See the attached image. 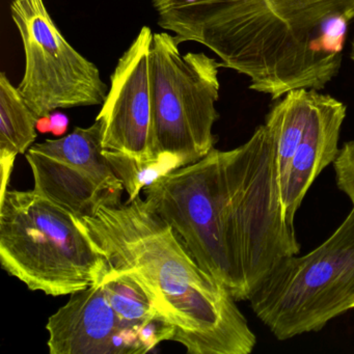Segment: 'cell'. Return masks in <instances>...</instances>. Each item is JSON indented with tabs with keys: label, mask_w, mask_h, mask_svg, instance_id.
Masks as SVG:
<instances>
[{
	"label": "cell",
	"mask_w": 354,
	"mask_h": 354,
	"mask_svg": "<svg viewBox=\"0 0 354 354\" xmlns=\"http://www.w3.org/2000/svg\"><path fill=\"white\" fill-rule=\"evenodd\" d=\"M38 120L7 74H0V154H26L36 140Z\"/></svg>",
	"instance_id": "14"
},
{
	"label": "cell",
	"mask_w": 354,
	"mask_h": 354,
	"mask_svg": "<svg viewBox=\"0 0 354 354\" xmlns=\"http://www.w3.org/2000/svg\"><path fill=\"white\" fill-rule=\"evenodd\" d=\"M50 354L148 353L140 333L113 310L100 283L70 295L49 317Z\"/></svg>",
	"instance_id": "11"
},
{
	"label": "cell",
	"mask_w": 354,
	"mask_h": 354,
	"mask_svg": "<svg viewBox=\"0 0 354 354\" xmlns=\"http://www.w3.org/2000/svg\"><path fill=\"white\" fill-rule=\"evenodd\" d=\"M104 155L123 183L125 192L129 196L128 201H133L140 196V192L147 185L153 183L160 176L169 173V169L161 163L147 165L123 155L111 153H104Z\"/></svg>",
	"instance_id": "15"
},
{
	"label": "cell",
	"mask_w": 354,
	"mask_h": 354,
	"mask_svg": "<svg viewBox=\"0 0 354 354\" xmlns=\"http://www.w3.org/2000/svg\"><path fill=\"white\" fill-rule=\"evenodd\" d=\"M221 63L206 53L181 55L175 36L154 34L150 55L152 151L169 171L214 149Z\"/></svg>",
	"instance_id": "6"
},
{
	"label": "cell",
	"mask_w": 354,
	"mask_h": 354,
	"mask_svg": "<svg viewBox=\"0 0 354 354\" xmlns=\"http://www.w3.org/2000/svg\"><path fill=\"white\" fill-rule=\"evenodd\" d=\"M353 308H354V304H353Z\"/></svg>",
	"instance_id": "21"
},
{
	"label": "cell",
	"mask_w": 354,
	"mask_h": 354,
	"mask_svg": "<svg viewBox=\"0 0 354 354\" xmlns=\"http://www.w3.org/2000/svg\"><path fill=\"white\" fill-rule=\"evenodd\" d=\"M221 151L160 176L142 189L147 202L181 238L203 270L229 290L218 229ZM230 291V290H229Z\"/></svg>",
	"instance_id": "9"
},
{
	"label": "cell",
	"mask_w": 354,
	"mask_h": 354,
	"mask_svg": "<svg viewBox=\"0 0 354 354\" xmlns=\"http://www.w3.org/2000/svg\"><path fill=\"white\" fill-rule=\"evenodd\" d=\"M218 229L237 301L250 300L281 259L299 254L295 227L283 216L274 140L265 125L221 151Z\"/></svg>",
	"instance_id": "3"
},
{
	"label": "cell",
	"mask_w": 354,
	"mask_h": 354,
	"mask_svg": "<svg viewBox=\"0 0 354 354\" xmlns=\"http://www.w3.org/2000/svg\"><path fill=\"white\" fill-rule=\"evenodd\" d=\"M16 155L0 154V165H1V192L0 198L5 196L6 192L9 188L10 178L13 171L14 163H15Z\"/></svg>",
	"instance_id": "17"
},
{
	"label": "cell",
	"mask_w": 354,
	"mask_h": 354,
	"mask_svg": "<svg viewBox=\"0 0 354 354\" xmlns=\"http://www.w3.org/2000/svg\"><path fill=\"white\" fill-rule=\"evenodd\" d=\"M248 301L279 341L322 330L353 308L354 209L316 250L281 259Z\"/></svg>",
	"instance_id": "5"
},
{
	"label": "cell",
	"mask_w": 354,
	"mask_h": 354,
	"mask_svg": "<svg viewBox=\"0 0 354 354\" xmlns=\"http://www.w3.org/2000/svg\"><path fill=\"white\" fill-rule=\"evenodd\" d=\"M78 221L109 266L142 283L161 316L175 328L174 342L185 346L187 353H252L257 337L237 300L201 268L146 198L138 196Z\"/></svg>",
	"instance_id": "2"
},
{
	"label": "cell",
	"mask_w": 354,
	"mask_h": 354,
	"mask_svg": "<svg viewBox=\"0 0 354 354\" xmlns=\"http://www.w3.org/2000/svg\"><path fill=\"white\" fill-rule=\"evenodd\" d=\"M11 15L26 53L18 90L38 119L55 109L104 103L109 88L100 71L68 43L43 0H13Z\"/></svg>",
	"instance_id": "7"
},
{
	"label": "cell",
	"mask_w": 354,
	"mask_h": 354,
	"mask_svg": "<svg viewBox=\"0 0 354 354\" xmlns=\"http://www.w3.org/2000/svg\"><path fill=\"white\" fill-rule=\"evenodd\" d=\"M50 119L51 125H53L51 132L55 136L65 134L68 129V125H69V119H68L67 115L62 113H55L50 115Z\"/></svg>",
	"instance_id": "18"
},
{
	"label": "cell",
	"mask_w": 354,
	"mask_h": 354,
	"mask_svg": "<svg viewBox=\"0 0 354 354\" xmlns=\"http://www.w3.org/2000/svg\"><path fill=\"white\" fill-rule=\"evenodd\" d=\"M26 158L34 176V192L77 218L122 205L125 188L103 153L99 120L59 140L32 145Z\"/></svg>",
	"instance_id": "8"
},
{
	"label": "cell",
	"mask_w": 354,
	"mask_h": 354,
	"mask_svg": "<svg viewBox=\"0 0 354 354\" xmlns=\"http://www.w3.org/2000/svg\"><path fill=\"white\" fill-rule=\"evenodd\" d=\"M162 30L204 45L277 101L339 74L354 0H152Z\"/></svg>",
	"instance_id": "1"
},
{
	"label": "cell",
	"mask_w": 354,
	"mask_h": 354,
	"mask_svg": "<svg viewBox=\"0 0 354 354\" xmlns=\"http://www.w3.org/2000/svg\"><path fill=\"white\" fill-rule=\"evenodd\" d=\"M319 92L313 91L306 128L281 187L283 216L292 225L306 192L339 154V133L347 115L343 102Z\"/></svg>",
	"instance_id": "12"
},
{
	"label": "cell",
	"mask_w": 354,
	"mask_h": 354,
	"mask_svg": "<svg viewBox=\"0 0 354 354\" xmlns=\"http://www.w3.org/2000/svg\"><path fill=\"white\" fill-rule=\"evenodd\" d=\"M51 129H53V125H51L50 115L40 118L37 122V130H39L41 133H48L51 132Z\"/></svg>",
	"instance_id": "19"
},
{
	"label": "cell",
	"mask_w": 354,
	"mask_h": 354,
	"mask_svg": "<svg viewBox=\"0 0 354 354\" xmlns=\"http://www.w3.org/2000/svg\"><path fill=\"white\" fill-rule=\"evenodd\" d=\"M333 165L337 188L349 198L354 209V140L344 144Z\"/></svg>",
	"instance_id": "16"
},
{
	"label": "cell",
	"mask_w": 354,
	"mask_h": 354,
	"mask_svg": "<svg viewBox=\"0 0 354 354\" xmlns=\"http://www.w3.org/2000/svg\"><path fill=\"white\" fill-rule=\"evenodd\" d=\"M350 59L354 62V38L351 43V51H350Z\"/></svg>",
	"instance_id": "20"
},
{
	"label": "cell",
	"mask_w": 354,
	"mask_h": 354,
	"mask_svg": "<svg viewBox=\"0 0 354 354\" xmlns=\"http://www.w3.org/2000/svg\"><path fill=\"white\" fill-rule=\"evenodd\" d=\"M0 263L30 291L51 296L88 289L109 269L77 217L34 189L0 198Z\"/></svg>",
	"instance_id": "4"
},
{
	"label": "cell",
	"mask_w": 354,
	"mask_h": 354,
	"mask_svg": "<svg viewBox=\"0 0 354 354\" xmlns=\"http://www.w3.org/2000/svg\"><path fill=\"white\" fill-rule=\"evenodd\" d=\"M100 285L120 318L138 331L140 341L142 333L149 325L156 321L167 322L157 310L148 292L132 275L109 265Z\"/></svg>",
	"instance_id": "13"
},
{
	"label": "cell",
	"mask_w": 354,
	"mask_h": 354,
	"mask_svg": "<svg viewBox=\"0 0 354 354\" xmlns=\"http://www.w3.org/2000/svg\"><path fill=\"white\" fill-rule=\"evenodd\" d=\"M152 30L144 26L111 74V86L96 120L102 124V150L147 165L152 151L150 55Z\"/></svg>",
	"instance_id": "10"
}]
</instances>
